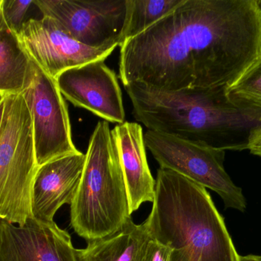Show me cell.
<instances>
[{
	"label": "cell",
	"instance_id": "6da1fadb",
	"mask_svg": "<svg viewBox=\"0 0 261 261\" xmlns=\"http://www.w3.org/2000/svg\"><path fill=\"white\" fill-rule=\"evenodd\" d=\"M261 56L257 0H184L121 46L123 85L227 88Z\"/></svg>",
	"mask_w": 261,
	"mask_h": 261
},
{
	"label": "cell",
	"instance_id": "7a4b0ae2",
	"mask_svg": "<svg viewBox=\"0 0 261 261\" xmlns=\"http://www.w3.org/2000/svg\"><path fill=\"white\" fill-rule=\"evenodd\" d=\"M134 117L147 130L219 150H247L261 110L228 98L226 88L166 91L139 82L124 85Z\"/></svg>",
	"mask_w": 261,
	"mask_h": 261
},
{
	"label": "cell",
	"instance_id": "3957f363",
	"mask_svg": "<svg viewBox=\"0 0 261 261\" xmlns=\"http://www.w3.org/2000/svg\"><path fill=\"white\" fill-rule=\"evenodd\" d=\"M144 226L152 240L186 249L191 261H239L222 215L206 188L160 168L155 197Z\"/></svg>",
	"mask_w": 261,
	"mask_h": 261
},
{
	"label": "cell",
	"instance_id": "277c9868",
	"mask_svg": "<svg viewBox=\"0 0 261 261\" xmlns=\"http://www.w3.org/2000/svg\"><path fill=\"white\" fill-rule=\"evenodd\" d=\"M70 206V225L78 236L98 240L120 231L132 216L125 177L110 124L99 121Z\"/></svg>",
	"mask_w": 261,
	"mask_h": 261
},
{
	"label": "cell",
	"instance_id": "5b68a950",
	"mask_svg": "<svg viewBox=\"0 0 261 261\" xmlns=\"http://www.w3.org/2000/svg\"><path fill=\"white\" fill-rule=\"evenodd\" d=\"M38 169L27 104L21 93L5 97L0 127V219L21 226L32 218V190Z\"/></svg>",
	"mask_w": 261,
	"mask_h": 261
},
{
	"label": "cell",
	"instance_id": "8992f818",
	"mask_svg": "<svg viewBox=\"0 0 261 261\" xmlns=\"http://www.w3.org/2000/svg\"><path fill=\"white\" fill-rule=\"evenodd\" d=\"M144 144L160 168L171 170L195 183L217 193L225 208L245 212L243 192L224 167L225 150L193 144L170 135L147 130Z\"/></svg>",
	"mask_w": 261,
	"mask_h": 261
},
{
	"label": "cell",
	"instance_id": "52a82bcc",
	"mask_svg": "<svg viewBox=\"0 0 261 261\" xmlns=\"http://www.w3.org/2000/svg\"><path fill=\"white\" fill-rule=\"evenodd\" d=\"M30 68L21 92L32 116L38 167L79 153L72 139L68 107L55 78L30 57Z\"/></svg>",
	"mask_w": 261,
	"mask_h": 261
},
{
	"label": "cell",
	"instance_id": "ba28073f",
	"mask_svg": "<svg viewBox=\"0 0 261 261\" xmlns=\"http://www.w3.org/2000/svg\"><path fill=\"white\" fill-rule=\"evenodd\" d=\"M127 0H34L43 16L81 44L107 50L122 44Z\"/></svg>",
	"mask_w": 261,
	"mask_h": 261
},
{
	"label": "cell",
	"instance_id": "9c48e42d",
	"mask_svg": "<svg viewBox=\"0 0 261 261\" xmlns=\"http://www.w3.org/2000/svg\"><path fill=\"white\" fill-rule=\"evenodd\" d=\"M63 97L104 121L125 122L122 93L114 70L104 60L64 70L55 78Z\"/></svg>",
	"mask_w": 261,
	"mask_h": 261
},
{
	"label": "cell",
	"instance_id": "30bf717a",
	"mask_svg": "<svg viewBox=\"0 0 261 261\" xmlns=\"http://www.w3.org/2000/svg\"><path fill=\"white\" fill-rule=\"evenodd\" d=\"M18 35L29 56L54 78L67 69L98 60L105 61L115 50L81 44L48 17L28 20Z\"/></svg>",
	"mask_w": 261,
	"mask_h": 261
},
{
	"label": "cell",
	"instance_id": "8fae6325",
	"mask_svg": "<svg viewBox=\"0 0 261 261\" xmlns=\"http://www.w3.org/2000/svg\"><path fill=\"white\" fill-rule=\"evenodd\" d=\"M0 261H77L70 234L55 222L31 218L16 225L0 219Z\"/></svg>",
	"mask_w": 261,
	"mask_h": 261
},
{
	"label": "cell",
	"instance_id": "7c38bea8",
	"mask_svg": "<svg viewBox=\"0 0 261 261\" xmlns=\"http://www.w3.org/2000/svg\"><path fill=\"white\" fill-rule=\"evenodd\" d=\"M85 161L86 155L80 151L38 167L32 190V218L52 222L63 205H71Z\"/></svg>",
	"mask_w": 261,
	"mask_h": 261
},
{
	"label": "cell",
	"instance_id": "4fadbf2b",
	"mask_svg": "<svg viewBox=\"0 0 261 261\" xmlns=\"http://www.w3.org/2000/svg\"><path fill=\"white\" fill-rule=\"evenodd\" d=\"M113 142L125 177L130 213L145 202H153L156 180L147 163L144 133L138 123L118 124L112 130Z\"/></svg>",
	"mask_w": 261,
	"mask_h": 261
},
{
	"label": "cell",
	"instance_id": "5bb4252c",
	"mask_svg": "<svg viewBox=\"0 0 261 261\" xmlns=\"http://www.w3.org/2000/svg\"><path fill=\"white\" fill-rule=\"evenodd\" d=\"M151 239L144 224L136 225L132 218L113 235L87 242L76 249L77 261H144Z\"/></svg>",
	"mask_w": 261,
	"mask_h": 261
},
{
	"label": "cell",
	"instance_id": "9a60e30c",
	"mask_svg": "<svg viewBox=\"0 0 261 261\" xmlns=\"http://www.w3.org/2000/svg\"><path fill=\"white\" fill-rule=\"evenodd\" d=\"M30 61L19 35L5 20L0 0V98L21 93Z\"/></svg>",
	"mask_w": 261,
	"mask_h": 261
},
{
	"label": "cell",
	"instance_id": "2e32d148",
	"mask_svg": "<svg viewBox=\"0 0 261 261\" xmlns=\"http://www.w3.org/2000/svg\"><path fill=\"white\" fill-rule=\"evenodd\" d=\"M184 0H127L126 21L121 46L169 15Z\"/></svg>",
	"mask_w": 261,
	"mask_h": 261
},
{
	"label": "cell",
	"instance_id": "e0dca14e",
	"mask_svg": "<svg viewBox=\"0 0 261 261\" xmlns=\"http://www.w3.org/2000/svg\"><path fill=\"white\" fill-rule=\"evenodd\" d=\"M226 93L242 105L261 110V56L227 87Z\"/></svg>",
	"mask_w": 261,
	"mask_h": 261
},
{
	"label": "cell",
	"instance_id": "ac0fdd59",
	"mask_svg": "<svg viewBox=\"0 0 261 261\" xmlns=\"http://www.w3.org/2000/svg\"><path fill=\"white\" fill-rule=\"evenodd\" d=\"M34 4V0L18 1V0H1L2 9L5 20L11 29L19 34L24 26L26 12Z\"/></svg>",
	"mask_w": 261,
	"mask_h": 261
},
{
	"label": "cell",
	"instance_id": "d6986e66",
	"mask_svg": "<svg viewBox=\"0 0 261 261\" xmlns=\"http://www.w3.org/2000/svg\"><path fill=\"white\" fill-rule=\"evenodd\" d=\"M171 251V248L151 239L144 261H170Z\"/></svg>",
	"mask_w": 261,
	"mask_h": 261
},
{
	"label": "cell",
	"instance_id": "ffe728a7",
	"mask_svg": "<svg viewBox=\"0 0 261 261\" xmlns=\"http://www.w3.org/2000/svg\"><path fill=\"white\" fill-rule=\"evenodd\" d=\"M247 150H249L253 155L261 157V124L251 133Z\"/></svg>",
	"mask_w": 261,
	"mask_h": 261
},
{
	"label": "cell",
	"instance_id": "44dd1931",
	"mask_svg": "<svg viewBox=\"0 0 261 261\" xmlns=\"http://www.w3.org/2000/svg\"><path fill=\"white\" fill-rule=\"evenodd\" d=\"M170 261H191V259L187 250L173 249L170 254Z\"/></svg>",
	"mask_w": 261,
	"mask_h": 261
},
{
	"label": "cell",
	"instance_id": "7402d4cb",
	"mask_svg": "<svg viewBox=\"0 0 261 261\" xmlns=\"http://www.w3.org/2000/svg\"><path fill=\"white\" fill-rule=\"evenodd\" d=\"M239 261H261V256H239Z\"/></svg>",
	"mask_w": 261,
	"mask_h": 261
},
{
	"label": "cell",
	"instance_id": "603a6c76",
	"mask_svg": "<svg viewBox=\"0 0 261 261\" xmlns=\"http://www.w3.org/2000/svg\"><path fill=\"white\" fill-rule=\"evenodd\" d=\"M5 108V97L0 98V127H1L2 121H3V113Z\"/></svg>",
	"mask_w": 261,
	"mask_h": 261
},
{
	"label": "cell",
	"instance_id": "cb8c5ba5",
	"mask_svg": "<svg viewBox=\"0 0 261 261\" xmlns=\"http://www.w3.org/2000/svg\"><path fill=\"white\" fill-rule=\"evenodd\" d=\"M257 4H258V6H260V8L261 9V0H257Z\"/></svg>",
	"mask_w": 261,
	"mask_h": 261
}]
</instances>
